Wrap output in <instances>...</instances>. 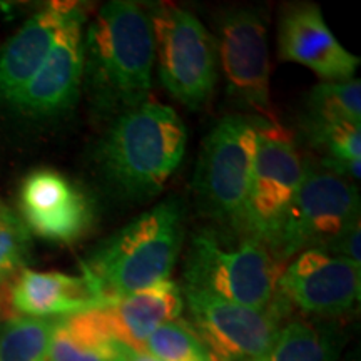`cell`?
Wrapping results in <instances>:
<instances>
[{"label": "cell", "instance_id": "obj_1", "mask_svg": "<svg viewBox=\"0 0 361 361\" xmlns=\"http://www.w3.org/2000/svg\"><path fill=\"white\" fill-rule=\"evenodd\" d=\"M152 66L149 11L129 0L104 4L84 35V71L97 112L117 117L147 102Z\"/></svg>", "mask_w": 361, "mask_h": 361}, {"label": "cell", "instance_id": "obj_2", "mask_svg": "<svg viewBox=\"0 0 361 361\" xmlns=\"http://www.w3.org/2000/svg\"><path fill=\"white\" fill-rule=\"evenodd\" d=\"M186 142V128L173 107L144 102L116 117L99 144V166L117 191L146 200L164 189Z\"/></svg>", "mask_w": 361, "mask_h": 361}, {"label": "cell", "instance_id": "obj_3", "mask_svg": "<svg viewBox=\"0 0 361 361\" xmlns=\"http://www.w3.org/2000/svg\"><path fill=\"white\" fill-rule=\"evenodd\" d=\"M184 239V209L166 200L104 239L82 263V274L106 305L169 279Z\"/></svg>", "mask_w": 361, "mask_h": 361}, {"label": "cell", "instance_id": "obj_4", "mask_svg": "<svg viewBox=\"0 0 361 361\" xmlns=\"http://www.w3.org/2000/svg\"><path fill=\"white\" fill-rule=\"evenodd\" d=\"M281 273V263L263 243L247 238L226 250L213 231L202 229L189 245L184 288L252 310H271Z\"/></svg>", "mask_w": 361, "mask_h": 361}, {"label": "cell", "instance_id": "obj_5", "mask_svg": "<svg viewBox=\"0 0 361 361\" xmlns=\"http://www.w3.org/2000/svg\"><path fill=\"white\" fill-rule=\"evenodd\" d=\"M258 146V119L226 116L202 142L192 186L207 216L241 228Z\"/></svg>", "mask_w": 361, "mask_h": 361}, {"label": "cell", "instance_id": "obj_6", "mask_svg": "<svg viewBox=\"0 0 361 361\" xmlns=\"http://www.w3.org/2000/svg\"><path fill=\"white\" fill-rule=\"evenodd\" d=\"M149 19L162 85L189 109H201L218 79L214 37L197 17L173 4L152 7Z\"/></svg>", "mask_w": 361, "mask_h": 361}, {"label": "cell", "instance_id": "obj_7", "mask_svg": "<svg viewBox=\"0 0 361 361\" xmlns=\"http://www.w3.org/2000/svg\"><path fill=\"white\" fill-rule=\"evenodd\" d=\"M360 221V194L353 183L326 168L306 166L301 186L271 250L278 263L308 250L326 251Z\"/></svg>", "mask_w": 361, "mask_h": 361}, {"label": "cell", "instance_id": "obj_8", "mask_svg": "<svg viewBox=\"0 0 361 361\" xmlns=\"http://www.w3.org/2000/svg\"><path fill=\"white\" fill-rule=\"evenodd\" d=\"M305 176L293 134L278 121L258 117V146L241 228L273 246Z\"/></svg>", "mask_w": 361, "mask_h": 361}, {"label": "cell", "instance_id": "obj_9", "mask_svg": "<svg viewBox=\"0 0 361 361\" xmlns=\"http://www.w3.org/2000/svg\"><path fill=\"white\" fill-rule=\"evenodd\" d=\"M229 97L264 121H278L269 96L268 32L263 17L236 8L221 17L214 37Z\"/></svg>", "mask_w": 361, "mask_h": 361}, {"label": "cell", "instance_id": "obj_10", "mask_svg": "<svg viewBox=\"0 0 361 361\" xmlns=\"http://www.w3.org/2000/svg\"><path fill=\"white\" fill-rule=\"evenodd\" d=\"M191 328L218 361H255L279 331V311L252 310L183 288Z\"/></svg>", "mask_w": 361, "mask_h": 361}, {"label": "cell", "instance_id": "obj_11", "mask_svg": "<svg viewBox=\"0 0 361 361\" xmlns=\"http://www.w3.org/2000/svg\"><path fill=\"white\" fill-rule=\"evenodd\" d=\"M361 264L308 250L283 269L278 293L288 303L313 314H341L360 300Z\"/></svg>", "mask_w": 361, "mask_h": 361}, {"label": "cell", "instance_id": "obj_12", "mask_svg": "<svg viewBox=\"0 0 361 361\" xmlns=\"http://www.w3.org/2000/svg\"><path fill=\"white\" fill-rule=\"evenodd\" d=\"M19 202L27 229L49 241H78L94 221L87 194L54 169H35L27 176Z\"/></svg>", "mask_w": 361, "mask_h": 361}, {"label": "cell", "instance_id": "obj_13", "mask_svg": "<svg viewBox=\"0 0 361 361\" xmlns=\"http://www.w3.org/2000/svg\"><path fill=\"white\" fill-rule=\"evenodd\" d=\"M84 24L85 12L78 6L40 69L11 101L12 106L30 116H54L75 102L84 78Z\"/></svg>", "mask_w": 361, "mask_h": 361}, {"label": "cell", "instance_id": "obj_14", "mask_svg": "<svg viewBox=\"0 0 361 361\" xmlns=\"http://www.w3.org/2000/svg\"><path fill=\"white\" fill-rule=\"evenodd\" d=\"M279 57L308 67L324 82L353 79L360 57L346 51L333 35L314 4L286 8L279 22Z\"/></svg>", "mask_w": 361, "mask_h": 361}, {"label": "cell", "instance_id": "obj_15", "mask_svg": "<svg viewBox=\"0 0 361 361\" xmlns=\"http://www.w3.org/2000/svg\"><path fill=\"white\" fill-rule=\"evenodd\" d=\"M11 305L20 318L57 319L106 306L90 279L22 268L11 288Z\"/></svg>", "mask_w": 361, "mask_h": 361}, {"label": "cell", "instance_id": "obj_16", "mask_svg": "<svg viewBox=\"0 0 361 361\" xmlns=\"http://www.w3.org/2000/svg\"><path fill=\"white\" fill-rule=\"evenodd\" d=\"M75 8L74 2H51L7 40L0 51V99L11 102L34 78Z\"/></svg>", "mask_w": 361, "mask_h": 361}, {"label": "cell", "instance_id": "obj_17", "mask_svg": "<svg viewBox=\"0 0 361 361\" xmlns=\"http://www.w3.org/2000/svg\"><path fill=\"white\" fill-rule=\"evenodd\" d=\"M183 310V290L173 279H162L99 308L112 335L137 351H142L144 343L157 328L179 319Z\"/></svg>", "mask_w": 361, "mask_h": 361}, {"label": "cell", "instance_id": "obj_18", "mask_svg": "<svg viewBox=\"0 0 361 361\" xmlns=\"http://www.w3.org/2000/svg\"><path fill=\"white\" fill-rule=\"evenodd\" d=\"M128 353L96 308L57 319L45 361H128Z\"/></svg>", "mask_w": 361, "mask_h": 361}, {"label": "cell", "instance_id": "obj_19", "mask_svg": "<svg viewBox=\"0 0 361 361\" xmlns=\"http://www.w3.org/2000/svg\"><path fill=\"white\" fill-rule=\"evenodd\" d=\"M338 341L326 329L293 322L279 329L268 350L255 361H335Z\"/></svg>", "mask_w": 361, "mask_h": 361}, {"label": "cell", "instance_id": "obj_20", "mask_svg": "<svg viewBox=\"0 0 361 361\" xmlns=\"http://www.w3.org/2000/svg\"><path fill=\"white\" fill-rule=\"evenodd\" d=\"M310 141L326 156L323 168L348 180L360 179L361 126L308 123Z\"/></svg>", "mask_w": 361, "mask_h": 361}, {"label": "cell", "instance_id": "obj_21", "mask_svg": "<svg viewBox=\"0 0 361 361\" xmlns=\"http://www.w3.org/2000/svg\"><path fill=\"white\" fill-rule=\"evenodd\" d=\"M310 123L333 124L361 121V84L358 79L341 82H322L308 99Z\"/></svg>", "mask_w": 361, "mask_h": 361}, {"label": "cell", "instance_id": "obj_22", "mask_svg": "<svg viewBox=\"0 0 361 361\" xmlns=\"http://www.w3.org/2000/svg\"><path fill=\"white\" fill-rule=\"evenodd\" d=\"M57 319L17 316L4 323L0 326V361H45Z\"/></svg>", "mask_w": 361, "mask_h": 361}, {"label": "cell", "instance_id": "obj_23", "mask_svg": "<svg viewBox=\"0 0 361 361\" xmlns=\"http://www.w3.org/2000/svg\"><path fill=\"white\" fill-rule=\"evenodd\" d=\"M142 351L161 361H218L184 319L157 328L144 343Z\"/></svg>", "mask_w": 361, "mask_h": 361}, {"label": "cell", "instance_id": "obj_24", "mask_svg": "<svg viewBox=\"0 0 361 361\" xmlns=\"http://www.w3.org/2000/svg\"><path fill=\"white\" fill-rule=\"evenodd\" d=\"M29 252V229L0 201V281L22 269Z\"/></svg>", "mask_w": 361, "mask_h": 361}, {"label": "cell", "instance_id": "obj_25", "mask_svg": "<svg viewBox=\"0 0 361 361\" xmlns=\"http://www.w3.org/2000/svg\"><path fill=\"white\" fill-rule=\"evenodd\" d=\"M360 221L355 223L351 228L346 229L340 238L328 247L326 252L333 256H340V258H346L353 261L356 264H361V251H360Z\"/></svg>", "mask_w": 361, "mask_h": 361}, {"label": "cell", "instance_id": "obj_26", "mask_svg": "<svg viewBox=\"0 0 361 361\" xmlns=\"http://www.w3.org/2000/svg\"><path fill=\"white\" fill-rule=\"evenodd\" d=\"M128 361H161V360H157V358H154V356L144 353V351H137V350L129 348Z\"/></svg>", "mask_w": 361, "mask_h": 361}]
</instances>
